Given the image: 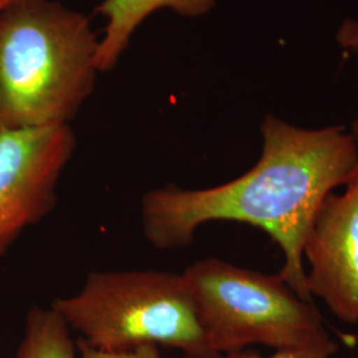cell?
<instances>
[{
    "label": "cell",
    "instance_id": "obj_11",
    "mask_svg": "<svg viewBox=\"0 0 358 358\" xmlns=\"http://www.w3.org/2000/svg\"><path fill=\"white\" fill-rule=\"evenodd\" d=\"M179 358H192L187 356H182ZM211 358H322L319 356H312V355H304V353H292V352H275L272 356H260L255 352L250 350H239V352H232V353H226V355H219L217 357Z\"/></svg>",
    "mask_w": 358,
    "mask_h": 358
},
{
    "label": "cell",
    "instance_id": "obj_7",
    "mask_svg": "<svg viewBox=\"0 0 358 358\" xmlns=\"http://www.w3.org/2000/svg\"><path fill=\"white\" fill-rule=\"evenodd\" d=\"M215 3L217 0H103L96 8V13L106 20L97 52L100 73L118 64L136 31L153 13L170 10L182 17L195 19L210 13Z\"/></svg>",
    "mask_w": 358,
    "mask_h": 358
},
{
    "label": "cell",
    "instance_id": "obj_10",
    "mask_svg": "<svg viewBox=\"0 0 358 358\" xmlns=\"http://www.w3.org/2000/svg\"><path fill=\"white\" fill-rule=\"evenodd\" d=\"M336 41L344 51L358 53V20H344L337 29Z\"/></svg>",
    "mask_w": 358,
    "mask_h": 358
},
{
    "label": "cell",
    "instance_id": "obj_9",
    "mask_svg": "<svg viewBox=\"0 0 358 358\" xmlns=\"http://www.w3.org/2000/svg\"><path fill=\"white\" fill-rule=\"evenodd\" d=\"M78 358H161L159 346L146 344L121 352H103L94 349L84 343L83 340L77 341Z\"/></svg>",
    "mask_w": 358,
    "mask_h": 358
},
{
    "label": "cell",
    "instance_id": "obj_6",
    "mask_svg": "<svg viewBox=\"0 0 358 358\" xmlns=\"http://www.w3.org/2000/svg\"><path fill=\"white\" fill-rule=\"evenodd\" d=\"M328 194L308 229L303 256L308 289L346 324L358 322V162L343 186Z\"/></svg>",
    "mask_w": 358,
    "mask_h": 358
},
{
    "label": "cell",
    "instance_id": "obj_1",
    "mask_svg": "<svg viewBox=\"0 0 358 358\" xmlns=\"http://www.w3.org/2000/svg\"><path fill=\"white\" fill-rule=\"evenodd\" d=\"M260 133L262 154L243 176L208 189L169 183L145 192L143 238L167 251L187 247L210 222L254 226L280 247L279 275L303 300L312 301L303 256L308 229L324 198L345 185L357 165V148L341 125L304 129L268 115Z\"/></svg>",
    "mask_w": 358,
    "mask_h": 358
},
{
    "label": "cell",
    "instance_id": "obj_4",
    "mask_svg": "<svg viewBox=\"0 0 358 358\" xmlns=\"http://www.w3.org/2000/svg\"><path fill=\"white\" fill-rule=\"evenodd\" d=\"M51 307L88 345L121 352L153 344L192 358L217 357L208 345L182 273L94 271L81 289Z\"/></svg>",
    "mask_w": 358,
    "mask_h": 358
},
{
    "label": "cell",
    "instance_id": "obj_3",
    "mask_svg": "<svg viewBox=\"0 0 358 358\" xmlns=\"http://www.w3.org/2000/svg\"><path fill=\"white\" fill-rule=\"evenodd\" d=\"M182 276L215 355L255 344L322 358L338 350L317 308L303 300L279 273L206 257L194 262Z\"/></svg>",
    "mask_w": 358,
    "mask_h": 358
},
{
    "label": "cell",
    "instance_id": "obj_12",
    "mask_svg": "<svg viewBox=\"0 0 358 358\" xmlns=\"http://www.w3.org/2000/svg\"><path fill=\"white\" fill-rule=\"evenodd\" d=\"M350 133H352V136H353V140H355V143H356V148H357L358 150V117L353 121V124H352Z\"/></svg>",
    "mask_w": 358,
    "mask_h": 358
},
{
    "label": "cell",
    "instance_id": "obj_2",
    "mask_svg": "<svg viewBox=\"0 0 358 358\" xmlns=\"http://www.w3.org/2000/svg\"><path fill=\"white\" fill-rule=\"evenodd\" d=\"M100 38L55 0L0 6V130L71 125L96 87Z\"/></svg>",
    "mask_w": 358,
    "mask_h": 358
},
{
    "label": "cell",
    "instance_id": "obj_8",
    "mask_svg": "<svg viewBox=\"0 0 358 358\" xmlns=\"http://www.w3.org/2000/svg\"><path fill=\"white\" fill-rule=\"evenodd\" d=\"M16 358H78L77 343L68 324L53 308H31Z\"/></svg>",
    "mask_w": 358,
    "mask_h": 358
},
{
    "label": "cell",
    "instance_id": "obj_13",
    "mask_svg": "<svg viewBox=\"0 0 358 358\" xmlns=\"http://www.w3.org/2000/svg\"><path fill=\"white\" fill-rule=\"evenodd\" d=\"M4 1H6V0H0V6H1Z\"/></svg>",
    "mask_w": 358,
    "mask_h": 358
},
{
    "label": "cell",
    "instance_id": "obj_5",
    "mask_svg": "<svg viewBox=\"0 0 358 358\" xmlns=\"http://www.w3.org/2000/svg\"><path fill=\"white\" fill-rule=\"evenodd\" d=\"M76 146L71 125L0 130V256L53 211Z\"/></svg>",
    "mask_w": 358,
    "mask_h": 358
}]
</instances>
